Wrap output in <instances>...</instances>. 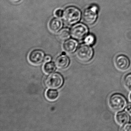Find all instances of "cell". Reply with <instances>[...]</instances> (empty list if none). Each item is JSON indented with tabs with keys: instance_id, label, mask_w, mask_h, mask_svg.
Masks as SVG:
<instances>
[{
	"instance_id": "603a6c76",
	"label": "cell",
	"mask_w": 131,
	"mask_h": 131,
	"mask_svg": "<svg viewBox=\"0 0 131 131\" xmlns=\"http://www.w3.org/2000/svg\"><path fill=\"white\" fill-rule=\"evenodd\" d=\"M129 99H130V101H131V93L129 95Z\"/></svg>"
},
{
	"instance_id": "7a4b0ae2",
	"label": "cell",
	"mask_w": 131,
	"mask_h": 131,
	"mask_svg": "<svg viewBox=\"0 0 131 131\" xmlns=\"http://www.w3.org/2000/svg\"><path fill=\"white\" fill-rule=\"evenodd\" d=\"M126 104L125 98L122 95L116 93L111 95L108 100V105L114 112H119L125 108Z\"/></svg>"
},
{
	"instance_id": "4fadbf2b",
	"label": "cell",
	"mask_w": 131,
	"mask_h": 131,
	"mask_svg": "<svg viewBox=\"0 0 131 131\" xmlns=\"http://www.w3.org/2000/svg\"><path fill=\"white\" fill-rule=\"evenodd\" d=\"M46 97L50 101H54L56 100L58 96L59 93L57 90L52 89H49L46 92Z\"/></svg>"
},
{
	"instance_id": "6da1fadb",
	"label": "cell",
	"mask_w": 131,
	"mask_h": 131,
	"mask_svg": "<svg viewBox=\"0 0 131 131\" xmlns=\"http://www.w3.org/2000/svg\"><path fill=\"white\" fill-rule=\"evenodd\" d=\"M81 16L80 10L74 6L67 7L64 10L63 15L64 21L69 25H73L79 22Z\"/></svg>"
},
{
	"instance_id": "d6986e66",
	"label": "cell",
	"mask_w": 131,
	"mask_h": 131,
	"mask_svg": "<svg viewBox=\"0 0 131 131\" xmlns=\"http://www.w3.org/2000/svg\"><path fill=\"white\" fill-rule=\"evenodd\" d=\"M122 130L123 131H131V123L125 124L123 127Z\"/></svg>"
},
{
	"instance_id": "8fae6325",
	"label": "cell",
	"mask_w": 131,
	"mask_h": 131,
	"mask_svg": "<svg viewBox=\"0 0 131 131\" xmlns=\"http://www.w3.org/2000/svg\"><path fill=\"white\" fill-rule=\"evenodd\" d=\"M63 26V22L60 19L55 18L52 19L49 23V27L52 32H59Z\"/></svg>"
},
{
	"instance_id": "7c38bea8",
	"label": "cell",
	"mask_w": 131,
	"mask_h": 131,
	"mask_svg": "<svg viewBox=\"0 0 131 131\" xmlns=\"http://www.w3.org/2000/svg\"><path fill=\"white\" fill-rule=\"evenodd\" d=\"M129 117L128 114L125 112L118 113L116 115L115 119L116 123L119 125H123L129 121Z\"/></svg>"
},
{
	"instance_id": "3957f363",
	"label": "cell",
	"mask_w": 131,
	"mask_h": 131,
	"mask_svg": "<svg viewBox=\"0 0 131 131\" xmlns=\"http://www.w3.org/2000/svg\"><path fill=\"white\" fill-rule=\"evenodd\" d=\"M64 79L62 75L59 73H55L47 76L45 80L46 86L49 89H57L62 86Z\"/></svg>"
},
{
	"instance_id": "277c9868",
	"label": "cell",
	"mask_w": 131,
	"mask_h": 131,
	"mask_svg": "<svg viewBox=\"0 0 131 131\" xmlns=\"http://www.w3.org/2000/svg\"><path fill=\"white\" fill-rule=\"evenodd\" d=\"M93 55V50L87 44L80 46L76 52V56L78 59L83 62H87L90 61Z\"/></svg>"
},
{
	"instance_id": "5b68a950",
	"label": "cell",
	"mask_w": 131,
	"mask_h": 131,
	"mask_svg": "<svg viewBox=\"0 0 131 131\" xmlns=\"http://www.w3.org/2000/svg\"><path fill=\"white\" fill-rule=\"evenodd\" d=\"M71 36L74 39L77 40H81L85 38L88 33V29L87 27L80 23L73 26L71 28Z\"/></svg>"
},
{
	"instance_id": "ac0fdd59",
	"label": "cell",
	"mask_w": 131,
	"mask_h": 131,
	"mask_svg": "<svg viewBox=\"0 0 131 131\" xmlns=\"http://www.w3.org/2000/svg\"><path fill=\"white\" fill-rule=\"evenodd\" d=\"M63 13L62 10L60 9H58L55 11V15L57 17H61L63 15Z\"/></svg>"
},
{
	"instance_id": "9a60e30c",
	"label": "cell",
	"mask_w": 131,
	"mask_h": 131,
	"mask_svg": "<svg viewBox=\"0 0 131 131\" xmlns=\"http://www.w3.org/2000/svg\"><path fill=\"white\" fill-rule=\"evenodd\" d=\"M56 69V65L52 62H47L43 67V70L47 74L52 73L55 72Z\"/></svg>"
},
{
	"instance_id": "30bf717a",
	"label": "cell",
	"mask_w": 131,
	"mask_h": 131,
	"mask_svg": "<svg viewBox=\"0 0 131 131\" xmlns=\"http://www.w3.org/2000/svg\"><path fill=\"white\" fill-rule=\"evenodd\" d=\"M78 46V43L75 40L73 39L67 40L63 43V48L64 50L69 53L74 52Z\"/></svg>"
},
{
	"instance_id": "8992f818",
	"label": "cell",
	"mask_w": 131,
	"mask_h": 131,
	"mask_svg": "<svg viewBox=\"0 0 131 131\" xmlns=\"http://www.w3.org/2000/svg\"><path fill=\"white\" fill-rule=\"evenodd\" d=\"M98 8L93 6L86 8L83 14V20L88 24H92L95 22L97 17Z\"/></svg>"
},
{
	"instance_id": "7402d4cb",
	"label": "cell",
	"mask_w": 131,
	"mask_h": 131,
	"mask_svg": "<svg viewBox=\"0 0 131 131\" xmlns=\"http://www.w3.org/2000/svg\"><path fill=\"white\" fill-rule=\"evenodd\" d=\"M11 1L13 2H18L20 0H11Z\"/></svg>"
},
{
	"instance_id": "e0dca14e",
	"label": "cell",
	"mask_w": 131,
	"mask_h": 131,
	"mask_svg": "<svg viewBox=\"0 0 131 131\" xmlns=\"http://www.w3.org/2000/svg\"><path fill=\"white\" fill-rule=\"evenodd\" d=\"M95 37L93 35L90 34L86 37L85 42L87 45H92L95 43Z\"/></svg>"
},
{
	"instance_id": "9c48e42d",
	"label": "cell",
	"mask_w": 131,
	"mask_h": 131,
	"mask_svg": "<svg viewBox=\"0 0 131 131\" xmlns=\"http://www.w3.org/2000/svg\"><path fill=\"white\" fill-rule=\"evenodd\" d=\"M70 59L69 57L65 55H62L57 57L56 61L57 67L60 69H63L68 67L69 65Z\"/></svg>"
},
{
	"instance_id": "5bb4252c",
	"label": "cell",
	"mask_w": 131,
	"mask_h": 131,
	"mask_svg": "<svg viewBox=\"0 0 131 131\" xmlns=\"http://www.w3.org/2000/svg\"><path fill=\"white\" fill-rule=\"evenodd\" d=\"M69 29L68 28H64L60 31L58 34L59 39L62 40L68 39L70 36Z\"/></svg>"
},
{
	"instance_id": "52a82bcc",
	"label": "cell",
	"mask_w": 131,
	"mask_h": 131,
	"mask_svg": "<svg viewBox=\"0 0 131 131\" xmlns=\"http://www.w3.org/2000/svg\"><path fill=\"white\" fill-rule=\"evenodd\" d=\"M114 63L116 69L121 71L126 70L130 65L128 58L124 55H119L116 57L115 59Z\"/></svg>"
},
{
	"instance_id": "2e32d148",
	"label": "cell",
	"mask_w": 131,
	"mask_h": 131,
	"mask_svg": "<svg viewBox=\"0 0 131 131\" xmlns=\"http://www.w3.org/2000/svg\"><path fill=\"white\" fill-rule=\"evenodd\" d=\"M123 85L126 89L131 91V73L125 76L123 79Z\"/></svg>"
},
{
	"instance_id": "ba28073f",
	"label": "cell",
	"mask_w": 131,
	"mask_h": 131,
	"mask_svg": "<svg viewBox=\"0 0 131 131\" xmlns=\"http://www.w3.org/2000/svg\"><path fill=\"white\" fill-rule=\"evenodd\" d=\"M45 57V53L42 50H34L30 53L29 59L30 62L32 64L39 65L43 62Z\"/></svg>"
},
{
	"instance_id": "44dd1931",
	"label": "cell",
	"mask_w": 131,
	"mask_h": 131,
	"mask_svg": "<svg viewBox=\"0 0 131 131\" xmlns=\"http://www.w3.org/2000/svg\"><path fill=\"white\" fill-rule=\"evenodd\" d=\"M51 57L50 56H47L45 57L44 61L46 62H49L51 60Z\"/></svg>"
},
{
	"instance_id": "ffe728a7",
	"label": "cell",
	"mask_w": 131,
	"mask_h": 131,
	"mask_svg": "<svg viewBox=\"0 0 131 131\" xmlns=\"http://www.w3.org/2000/svg\"><path fill=\"white\" fill-rule=\"evenodd\" d=\"M126 110L128 113L131 115V103H129L127 105Z\"/></svg>"
}]
</instances>
